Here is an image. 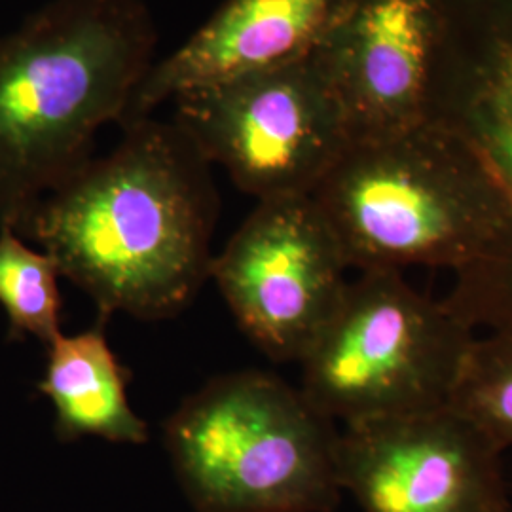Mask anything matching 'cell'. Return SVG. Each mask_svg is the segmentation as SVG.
<instances>
[{"mask_svg":"<svg viewBox=\"0 0 512 512\" xmlns=\"http://www.w3.org/2000/svg\"><path fill=\"white\" fill-rule=\"evenodd\" d=\"M348 0H224L173 54L154 61L122 128L183 93L272 71L310 57Z\"/></svg>","mask_w":512,"mask_h":512,"instance_id":"cell-10","label":"cell"},{"mask_svg":"<svg viewBox=\"0 0 512 512\" xmlns=\"http://www.w3.org/2000/svg\"><path fill=\"white\" fill-rule=\"evenodd\" d=\"M175 476L198 512H332L336 423L260 370L203 385L165 421Z\"/></svg>","mask_w":512,"mask_h":512,"instance_id":"cell-4","label":"cell"},{"mask_svg":"<svg viewBox=\"0 0 512 512\" xmlns=\"http://www.w3.org/2000/svg\"><path fill=\"white\" fill-rule=\"evenodd\" d=\"M437 42V0L346 2L315 57L342 105L351 143L429 120Z\"/></svg>","mask_w":512,"mask_h":512,"instance_id":"cell-9","label":"cell"},{"mask_svg":"<svg viewBox=\"0 0 512 512\" xmlns=\"http://www.w3.org/2000/svg\"><path fill=\"white\" fill-rule=\"evenodd\" d=\"M448 406L497 448L512 446V332L476 338Z\"/></svg>","mask_w":512,"mask_h":512,"instance_id":"cell-15","label":"cell"},{"mask_svg":"<svg viewBox=\"0 0 512 512\" xmlns=\"http://www.w3.org/2000/svg\"><path fill=\"white\" fill-rule=\"evenodd\" d=\"M158 31L143 0H50L0 37V226L92 160L124 122Z\"/></svg>","mask_w":512,"mask_h":512,"instance_id":"cell-2","label":"cell"},{"mask_svg":"<svg viewBox=\"0 0 512 512\" xmlns=\"http://www.w3.org/2000/svg\"><path fill=\"white\" fill-rule=\"evenodd\" d=\"M475 141L512 198V131ZM444 304L473 330L512 332V220L490 251L454 274Z\"/></svg>","mask_w":512,"mask_h":512,"instance_id":"cell-13","label":"cell"},{"mask_svg":"<svg viewBox=\"0 0 512 512\" xmlns=\"http://www.w3.org/2000/svg\"><path fill=\"white\" fill-rule=\"evenodd\" d=\"M219 196L211 164L173 120L124 126L120 145L48 192L19 224L95 302L101 321H162L211 272Z\"/></svg>","mask_w":512,"mask_h":512,"instance_id":"cell-1","label":"cell"},{"mask_svg":"<svg viewBox=\"0 0 512 512\" xmlns=\"http://www.w3.org/2000/svg\"><path fill=\"white\" fill-rule=\"evenodd\" d=\"M103 327L105 321L57 336L48 346L38 391L54 406L55 437L63 442L99 437L145 444L148 423L129 404V372L110 348Z\"/></svg>","mask_w":512,"mask_h":512,"instance_id":"cell-12","label":"cell"},{"mask_svg":"<svg viewBox=\"0 0 512 512\" xmlns=\"http://www.w3.org/2000/svg\"><path fill=\"white\" fill-rule=\"evenodd\" d=\"M429 120L473 139L512 131V0H437Z\"/></svg>","mask_w":512,"mask_h":512,"instance_id":"cell-11","label":"cell"},{"mask_svg":"<svg viewBox=\"0 0 512 512\" xmlns=\"http://www.w3.org/2000/svg\"><path fill=\"white\" fill-rule=\"evenodd\" d=\"M173 122L241 192L310 196L351 145L342 105L310 57L171 101Z\"/></svg>","mask_w":512,"mask_h":512,"instance_id":"cell-6","label":"cell"},{"mask_svg":"<svg viewBox=\"0 0 512 512\" xmlns=\"http://www.w3.org/2000/svg\"><path fill=\"white\" fill-rule=\"evenodd\" d=\"M503 512H512V507H509V509H505Z\"/></svg>","mask_w":512,"mask_h":512,"instance_id":"cell-16","label":"cell"},{"mask_svg":"<svg viewBox=\"0 0 512 512\" xmlns=\"http://www.w3.org/2000/svg\"><path fill=\"white\" fill-rule=\"evenodd\" d=\"M357 274L300 359L302 395L342 427L448 406L475 330L401 272Z\"/></svg>","mask_w":512,"mask_h":512,"instance_id":"cell-5","label":"cell"},{"mask_svg":"<svg viewBox=\"0 0 512 512\" xmlns=\"http://www.w3.org/2000/svg\"><path fill=\"white\" fill-rule=\"evenodd\" d=\"M61 272L12 226H0V306L8 317L10 340L33 336L46 348L61 336Z\"/></svg>","mask_w":512,"mask_h":512,"instance_id":"cell-14","label":"cell"},{"mask_svg":"<svg viewBox=\"0 0 512 512\" xmlns=\"http://www.w3.org/2000/svg\"><path fill=\"white\" fill-rule=\"evenodd\" d=\"M311 198L355 272L456 274L512 220L511 194L488 154L437 120L351 143Z\"/></svg>","mask_w":512,"mask_h":512,"instance_id":"cell-3","label":"cell"},{"mask_svg":"<svg viewBox=\"0 0 512 512\" xmlns=\"http://www.w3.org/2000/svg\"><path fill=\"white\" fill-rule=\"evenodd\" d=\"M349 270L310 194L256 202L213 256L209 279L256 348L275 363H300L346 293Z\"/></svg>","mask_w":512,"mask_h":512,"instance_id":"cell-7","label":"cell"},{"mask_svg":"<svg viewBox=\"0 0 512 512\" xmlns=\"http://www.w3.org/2000/svg\"><path fill=\"white\" fill-rule=\"evenodd\" d=\"M501 448L450 406L338 431L342 492L365 512H503Z\"/></svg>","mask_w":512,"mask_h":512,"instance_id":"cell-8","label":"cell"}]
</instances>
